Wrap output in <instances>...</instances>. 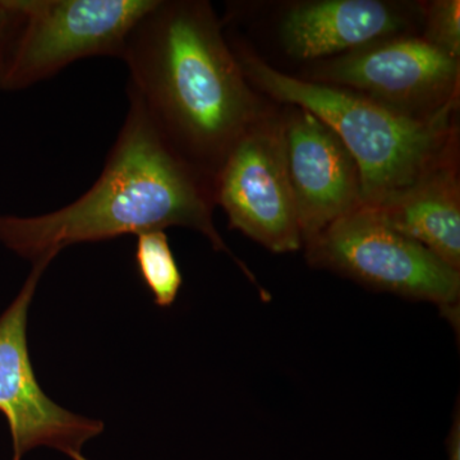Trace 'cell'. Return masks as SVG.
<instances>
[{"mask_svg":"<svg viewBox=\"0 0 460 460\" xmlns=\"http://www.w3.org/2000/svg\"><path fill=\"white\" fill-rule=\"evenodd\" d=\"M128 111L95 183L81 198L36 217L0 215V243L32 263L72 244L183 226L232 257L266 296L252 271L226 246L214 224L213 181L166 142L131 91Z\"/></svg>","mask_w":460,"mask_h":460,"instance_id":"2","label":"cell"},{"mask_svg":"<svg viewBox=\"0 0 460 460\" xmlns=\"http://www.w3.org/2000/svg\"><path fill=\"white\" fill-rule=\"evenodd\" d=\"M301 78L354 91L420 119L459 109L460 59L420 35L387 39L311 63Z\"/></svg>","mask_w":460,"mask_h":460,"instance_id":"6","label":"cell"},{"mask_svg":"<svg viewBox=\"0 0 460 460\" xmlns=\"http://www.w3.org/2000/svg\"><path fill=\"white\" fill-rule=\"evenodd\" d=\"M229 228L274 253L304 246L288 174L280 109L269 111L230 148L213 181Z\"/></svg>","mask_w":460,"mask_h":460,"instance_id":"7","label":"cell"},{"mask_svg":"<svg viewBox=\"0 0 460 460\" xmlns=\"http://www.w3.org/2000/svg\"><path fill=\"white\" fill-rule=\"evenodd\" d=\"M302 243L363 206L362 177L334 129L296 105L280 108Z\"/></svg>","mask_w":460,"mask_h":460,"instance_id":"9","label":"cell"},{"mask_svg":"<svg viewBox=\"0 0 460 460\" xmlns=\"http://www.w3.org/2000/svg\"><path fill=\"white\" fill-rule=\"evenodd\" d=\"M51 260L32 263L22 289L0 314V411L7 420L13 458L30 450L53 447L74 460H87L83 447L104 431V423L60 407L45 394L30 357L27 321L30 305Z\"/></svg>","mask_w":460,"mask_h":460,"instance_id":"8","label":"cell"},{"mask_svg":"<svg viewBox=\"0 0 460 460\" xmlns=\"http://www.w3.org/2000/svg\"><path fill=\"white\" fill-rule=\"evenodd\" d=\"M226 40L260 95L304 108L337 132L361 171L366 208L389 204L459 148L458 111L429 119L410 117L354 91L284 74L246 41Z\"/></svg>","mask_w":460,"mask_h":460,"instance_id":"3","label":"cell"},{"mask_svg":"<svg viewBox=\"0 0 460 460\" xmlns=\"http://www.w3.org/2000/svg\"><path fill=\"white\" fill-rule=\"evenodd\" d=\"M120 59L127 90L163 137L213 181L230 148L271 107L248 84L206 0H157Z\"/></svg>","mask_w":460,"mask_h":460,"instance_id":"1","label":"cell"},{"mask_svg":"<svg viewBox=\"0 0 460 460\" xmlns=\"http://www.w3.org/2000/svg\"><path fill=\"white\" fill-rule=\"evenodd\" d=\"M135 262L145 287L154 296V304L171 307L180 295L183 278L164 230L137 235Z\"/></svg>","mask_w":460,"mask_h":460,"instance_id":"12","label":"cell"},{"mask_svg":"<svg viewBox=\"0 0 460 460\" xmlns=\"http://www.w3.org/2000/svg\"><path fill=\"white\" fill-rule=\"evenodd\" d=\"M374 210L390 226L460 271L459 148L399 198Z\"/></svg>","mask_w":460,"mask_h":460,"instance_id":"11","label":"cell"},{"mask_svg":"<svg viewBox=\"0 0 460 460\" xmlns=\"http://www.w3.org/2000/svg\"><path fill=\"white\" fill-rule=\"evenodd\" d=\"M305 259L357 283L431 302L445 313L459 307L460 271L362 206L304 244Z\"/></svg>","mask_w":460,"mask_h":460,"instance_id":"4","label":"cell"},{"mask_svg":"<svg viewBox=\"0 0 460 460\" xmlns=\"http://www.w3.org/2000/svg\"><path fill=\"white\" fill-rule=\"evenodd\" d=\"M420 38L438 49L460 59V2L432 0L422 2Z\"/></svg>","mask_w":460,"mask_h":460,"instance_id":"13","label":"cell"},{"mask_svg":"<svg viewBox=\"0 0 460 460\" xmlns=\"http://www.w3.org/2000/svg\"><path fill=\"white\" fill-rule=\"evenodd\" d=\"M157 0H14L20 30L3 90H25L81 59L122 58Z\"/></svg>","mask_w":460,"mask_h":460,"instance_id":"5","label":"cell"},{"mask_svg":"<svg viewBox=\"0 0 460 460\" xmlns=\"http://www.w3.org/2000/svg\"><path fill=\"white\" fill-rule=\"evenodd\" d=\"M422 2L301 0L284 7L277 35L287 56L316 63L387 39L420 35Z\"/></svg>","mask_w":460,"mask_h":460,"instance_id":"10","label":"cell"},{"mask_svg":"<svg viewBox=\"0 0 460 460\" xmlns=\"http://www.w3.org/2000/svg\"><path fill=\"white\" fill-rule=\"evenodd\" d=\"M456 438L453 435L452 460H459V429L456 431Z\"/></svg>","mask_w":460,"mask_h":460,"instance_id":"15","label":"cell"},{"mask_svg":"<svg viewBox=\"0 0 460 460\" xmlns=\"http://www.w3.org/2000/svg\"><path fill=\"white\" fill-rule=\"evenodd\" d=\"M20 30V12L14 0H0V90L7 77Z\"/></svg>","mask_w":460,"mask_h":460,"instance_id":"14","label":"cell"}]
</instances>
